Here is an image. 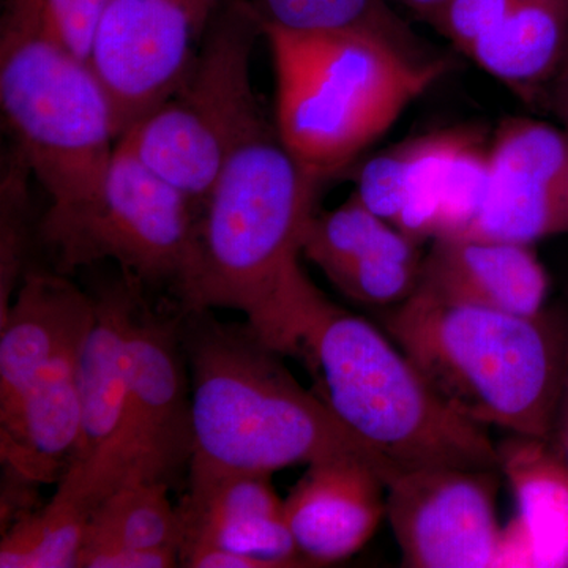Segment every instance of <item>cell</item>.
I'll list each match as a JSON object with an SVG mask.
<instances>
[{"instance_id":"obj_1","label":"cell","mask_w":568,"mask_h":568,"mask_svg":"<svg viewBox=\"0 0 568 568\" xmlns=\"http://www.w3.org/2000/svg\"><path fill=\"white\" fill-rule=\"evenodd\" d=\"M323 179L261 123L201 204L192 254L174 286L182 312L244 313L280 355L297 357L323 293L298 264Z\"/></svg>"},{"instance_id":"obj_2","label":"cell","mask_w":568,"mask_h":568,"mask_svg":"<svg viewBox=\"0 0 568 568\" xmlns=\"http://www.w3.org/2000/svg\"><path fill=\"white\" fill-rule=\"evenodd\" d=\"M181 334L192 381L190 487L334 458L368 463L387 485L398 476L294 379L248 324L182 312Z\"/></svg>"},{"instance_id":"obj_3","label":"cell","mask_w":568,"mask_h":568,"mask_svg":"<svg viewBox=\"0 0 568 568\" xmlns=\"http://www.w3.org/2000/svg\"><path fill=\"white\" fill-rule=\"evenodd\" d=\"M384 331L440 396L474 424L548 439L564 395L567 342L558 321L454 304L417 290Z\"/></svg>"},{"instance_id":"obj_4","label":"cell","mask_w":568,"mask_h":568,"mask_svg":"<svg viewBox=\"0 0 568 568\" xmlns=\"http://www.w3.org/2000/svg\"><path fill=\"white\" fill-rule=\"evenodd\" d=\"M297 358L315 394L358 440L396 470L450 466L500 470L487 428L457 413L394 339L324 297Z\"/></svg>"},{"instance_id":"obj_5","label":"cell","mask_w":568,"mask_h":568,"mask_svg":"<svg viewBox=\"0 0 568 568\" xmlns=\"http://www.w3.org/2000/svg\"><path fill=\"white\" fill-rule=\"evenodd\" d=\"M0 103L50 194L41 235L52 244L99 205L118 136L102 85L51 31L43 0H11L3 14Z\"/></svg>"},{"instance_id":"obj_6","label":"cell","mask_w":568,"mask_h":568,"mask_svg":"<svg viewBox=\"0 0 568 568\" xmlns=\"http://www.w3.org/2000/svg\"><path fill=\"white\" fill-rule=\"evenodd\" d=\"M263 33L275 63L276 133L323 181L386 134L450 67L357 37Z\"/></svg>"},{"instance_id":"obj_7","label":"cell","mask_w":568,"mask_h":568,"mask_svg":"<svg viewBox=\"0 0 568 568\" xmlns=\"http://www.w3.org/2000/svg\"><path fill=\"white\" fill-rule=\"evenodd\" d=\"M260 33L250 3L220 6L185 80L121 138L200 207L234 149L265 122L252 82Z\"/></svg>"},{"instance_id":"obj_8","label":"cell","mask_w":568,"mask_h":568,"mask_svg":"<svg viewBox=\"0 0 568 568\" xmlns=\"http://www.w3.org/2000/svg\"><path fill=\"white\" fill-rule=\"evenodd\" d=\"M129 403L118 446L99 473L80 487H58L91 514L122 485L168 484L193 454L192 381L182 343L181 315H160L142 293L130 327Z\"/></svg>"},{"instance_id":"obj_9","label":"cell","mask_w":568,"mask_h":568,"mask_svg":"<svg viewBox=\"0 0 568 568\" xmlns=\"http://www.w3.org/2000/svg\"><path fill=\"white\" fill-rule=\"evenodd\" d=\"M200 205L119 140L102 200L51 246L63 271L111 260L144 283L178 284L192 254Z\"/></svg>"},{"instance_id":"obj_10","label":"cell","mask_w":568,"mask_h":568,"mask_svg":"<svg viewBox=\"0 0 568 568\" xmlns=\"http://www.w3.org/2000/svg\"><path fill=\"white\" fill-rule=\"evenodd\" d=\"M215 11L197 0H112L89 67L110 102L118 141L182 84Z\"/></svg>"},{"instance_id":"obj_11","label":"cell","mask_w":568,"mask_h":568,"mask_svg":"<svg viewBox=\"0 0 568 568\" xmlns=\"http://www.w3.org/2000/svg\"><path fill=\"white\" fill-rule=\"evenodd\" d=\"M500 470L436 466L403 470L387 485L386 515L414 568L496 567Z\"/></svg>"},{"instance_id":"obj_12","label":"cell","mask_w":568,"mask_h":568,"mask_svg":"<svg viewBox=\"0 0 568 568\" xmlns=\"http://www.w3.org/2000/svg\"><path fill=\"white\" fill-rule=\"evenodd\" d=\"M488 185L459 237L534 245L568 233V130L515 118L488 142Z\"/></svg>"},{"instance_id":"obj_13","label":"cell","mask_w":568,"mask_h":568,"mask_svg":"<svg viewBox=\"0 0 568 568\" xmlns=\"http://www.w3.org/2000/svg\"><path fill=\"white\" fill-rule=\"evenodd\" d=\"M142 283L123 274L95 297V316L78 355L81 436L61 487H80L111 457L125 420L130 379V327Z\"/></svg>"},{"instance_id":"obj_14","label":"cell","mask_w":568,"mask_h":568,"mask_svg":"<svg viewBox=\"0 0 568 568\" xmlns=\"http://www.w3.org/2000/svg\"><path fill=\"white\" fill-rule=\"evenodd\" d=\"M386 478L354 458L308 465L284 500L287 526L313 567L355 555L375 536L386 515Z\"/></svg>"},{"instance_id":"obj_15","label":"cell","mask_w":568,"mask_h":568,"mask_svg":"<svg viewBox=\"0 0 568 568\" xmlns=\"http://www.w3.org/2000/svg\"><path fill=\"white\" fill-rule=\"evenodd\" d=\"M183 551L220 548L267 568L313 567L298 551L268 474H239L189 487L179 507Z\"/></svg>"},{"instance_id":"obj_16","label":"cell","mask_w":568,"mask_h":568,"mask_svg":"<svg viewBox=\"0 0 568 568\" xmlns=\"http://www.w3.org/2000/svg\"><path fill=\"white\" fill-rule=\"evenodd\" d=\"M548 287L532 245L443 237L425 254L417 290L454 304L536 316L544 313Z\"/></svg>"},{"instance_id":"obj_17","label":"cell","mask_w":568,"mask_h":568,"mask_svg":"<svg viewBox=\"0 0 568 568\" xmlns=\"http://www.w3.org/2000/svg\"><path fill=\"white\" fill-rule=\"evenodd\" d=\"M80 349L62 355L20 394L0 403L3 466L32 484H61L77 454L81 436Z\"/></svg>"},{"instance_id":"obj_18","label":"cell","mask_w":568,"mask_h":568,"mask_svg":"<svg viewBox=\"0 0 568 568\" xmlns=\"http://www.w3.org/2000/svg\"><path fill=\"white\" fill-rule=\"evenodd\" d=\"M95 316V297L48 272H26L0 316V403L9 402L48 365L80 349Z\"/></svg>"},{"instance_id":"obj_19","label":"cell","mask_w":568,"mask_h":568,"mask_svg":"<svg viewBox=\"0 0 568 568\" xmlns=\"http://www.w3.org/2000/svg\"><path fill=\"white\" fill-rule=\"evenodd\" d=\"M500 473L518 515L503 529L496 567H568V462L547 439L515 436L499 446Z\"/></svg>"},{"instance_id":"obj_20","label":"cell","mask_w":568,"mask_h":568,"mask_svg":"<svg viewBox=\"0 0 568 568\" xmlns=\"http://www.w3.org/2000/svg\"><path fill=\"white\" fill-rule=\"evenodd\" d=\"M567 54L568 0H518L465 55L517 95L532 100L558 80Z\"/></svg>"},{"instance_id":"obj_21","label":"cell","mask_w":568,"mask_h":568,"mask_svg":"<svg viewBox=\"0 0 568 568\" xmlns=\"http://www.w3.org/2000/svg\"><path fill=\"white\" fill-rule=\"evenodd\" d=\"M263 29L295 36L357 37L417 59H443L426 47L387 0H253Z\"/></svg>"},{"instance_id":"obj_22","label":"cell","mask_w":568,"mask_h":568,"mask_svg":"<svg viewBox=\"0 0 568 568\" xmlns=\"http://www.w3.org/2000/svg\"><path fill=\"white\" fill-rule=\"evenodd\" d=\"M168 491L170 485L159 481H134L114 489L93 507L84 541L181 552V511L171 504Z\"/></svg>"},{"instance_id":"obj_23","label":"cell","mask_w":568,"mask_h":568,"mask_svg":"<svg viewBox=\"0 0 568 568\" xmlns=\"http://www.w3.org/2000/svg\"><path fill=\"white\" fill-rule=\"evenodd\" d=\"M89 511L55 493L39 511L21 515L0 541L2 568H77Z\"/></svg>"},{"instance_id":"obj_24","label":"cell","mask_w":568,"mask_h":568,"mask_svg":"<svg viewBox=\"0 0 568 568\" xmlns=\"http://www.w3.org/2000/svg\"><path fill=\"white\" fill-rule=\"evenodd\" d=\"M416 242L351 196L334 211L317 212L306 226L302 256L324 275L361 257Z\"/></svg>"},{"instance_id":"obj_25","label":"cell","mask_w":568,"mask_h":568,"mask_svg":"<svg viewBox=\"0 0 568 568\" xmlns=\"http://www.w3.org/2000/svg\"><path fill=\"white\" fill-rule=\"evenodd\" d=\"M436 132L420 134L372 156L355 178L354 196L369 211L395 224L407 189L428 155Z\"/></svg>"},{"instance_id":"obj_26","label":"cell","mask_w":568,"mask_h":568,"mask_svg":"<svg viewBox=\"0 0 568 568\" xmlns=\"http://www.w3.org/2000/svg\"><path fill=\"white\" fill-rule=\"evenodd\" d=\"M2 168L0 182V316L7 312L22 282L26 250V219L29 209L28 160L14 145Z\"/></svg>"},{"instance_id":"obj_27","label":"cell","mask_w":568,"mask_h":568,"mask_svg":"<svg viewBox=\"0 0 568 568\" xmlns=\"http://www.w3.org/2000/svg\"><path fill=\"white\" fill-rule=\"evenodd\" d=\"M518 0H447L426 21L462 54L511 10Z\"/></svg>"},{"instance_id":"obj_28","label":"cell","mask_w":568,"mask_h":568,"mask_svg":"<svg viewBox=\"0 0 568 568\" xmlns=\"http://www.w3.org/2000/svg\"><path fill=\"white\" fill-rule=\"evenodd\" d=\"M112 0H43L51 31L78 59L89 63L93 37Z\"/></svg>"},{"instance_id":"obj_29","label":"cell","mask_w":568,"mask_h":568,"mask_svg":"<svg viewBox=\"0 0 568 568\" xmlns=\"http://www.w3.org/2000/svg\"><path fill=\"white\" fill-rule=\"evenodd\" d=\"M181 562L174 549L136 548L111 541H84L77 568H173Z\"/></svg>"},{"instance_id":"obj_30","label":"cell","mask_w":568,"mask_h":568,"mask_svg":"<svg viewBox=\"0 0 568 568\" xmlns=\"http://www.w3.org/2000/svg\"><path fill=\"white\" fill-rule=\"evenodd\" d=\"M551 108L559 121L568 130V71H562L558 80L555 81V88L551 93Z\"/></svg>"},{"instance_id":"obj_31","label":"cell","mask_w":568,"mask_h":568,"mask_svg":"<svg viewBox=\"0 0 568 568\" xmlns=\"http://www.w3.org/2000/svg\"><path fill=\"white\" fill-rule=\"evenodd\" d=\"M402 2L426 20V18L432 17L439 7H443L447 0H402Z\"/></svg>"},{"instance_id":"obj_32","label":"cell","mask_w":568,"mask_h":568,"mask_svg":"<svg viewBox=\"0 0 568 568\" xmlns=\"http://www.w3.org/2000/svg\"><path fill=\"white\" fill-rule=\"evenodd\" d=\"M560 452L568 462V417L562 418V426L559 433Z\"/></svg>"},{"instance_id":"obj_33","label":"cell","mask_w":568,"mask_h":568,"mask_svg":"<svg viewBox=\"0 0 568 568\" xmlns=\"http://www.w3.org/2000/svg\"><path fill=\"white\" fill-rule=\"evenodd\" d=\"M564 392H566V414L564 417H568V342H567V368H566V383H564Z\"/></svg>"},{"instance_id":"obj_34","label":"cell","mask_w":568,"mask_h":568,"mask_svg":"<svg viewBox=\"0 0 568 568\" xmlns=\"http://www.w3.org/2000/svg\"><path fill=\"white\" fill-rule=\"evenodd\" d=\"M197 2L204 3V6L211 7V9L216 10L220 6H222L223 0H197Z\"/></svg>"},{"instance_id":"obj_35","label":"cell","mask_w":568,"mask_h":568,"mask_svg":"<svg viewBox=\"0 0 568 568\" xmlns=\"http://www.w3.org/2000/svg\"><path fill=\"white\" fill-rule=\"evenodd\" d=\"M562 71H568V54H567L566 63H564ZM562 71H560V73H562Z\"/></svg>"}]
</instances>
